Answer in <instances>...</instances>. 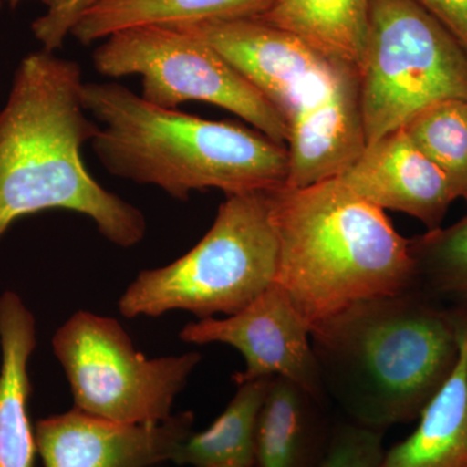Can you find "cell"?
<instances>
[{"instance_id":"6da1fadb","label":"cell","mask_w":467,"mask_h":467,"mask_svg":"<svg viewBox=\"0 0 467 467\" xmlns=\"http://www.w3.org/2000/svg\"><path fill=\"white\" fill-rule=\"evenodd\" d=\"M78 64L54 52H32L15 73L0 110V238L18 218L64 209L90 218L113 244L143 241L146 217L104 189L82 159L99 130L82 100Z\"/></svg>"},{"instance_id":"7a4b0ae2","label":"cell","mask_w":467,"mask_h":467,"mask_svg":"<svg viewBox=\"0 0 467 467\" xmlns=\"http://www.w3.org/2000/svg\"><path fill=\"white\" fill-rule=\"evenodd\" d=\"M466 326L417 287L353 304L310 328L325 395L359 426L411 422L453 374Z\"/></svg>"},{"instance_id":"3957f363","label":"cell","mask_w":467,"mask_h":467,"mask_svg":"<svg viewBox=\"0 0 467 467\" xmlns=\"http://www.w3.org/2000/svg\"><path fill=\"white\" fill-rule=\"evenodd\" d=\"M82 100L99 126L91 140L116 177L186 201L195 192H275L288 178V150L260 131L162 109L116 82H85Z\"/></svg>"},{"instance_id":"277c9868","label":"cell","mask_w":467,"mask_h":467,"mask_svg":"<svg viewBox=\"0 0 467 467\" xmlns=\"http://www.w3.org/2000/svg\"><path fill=\"white\" fill-rule=\"evenodd\" d=\"M275 285L312 328L353 304L416 288L410 242L339 180L270 192Z\"/></svg>"},{"instance_id":"5b68a950","label":"cell","mask_w":467,"mask_h":467,"mask_svg":"<svg viewBox=\"0 0 467 467\" xmlns=\"http://www.w3.org/2000/svg\"><path fill=\"white\" fill-rule=\"evenodd\" d=\"M276 261L270 192L229 195L195 247L135 276L119 297V313L128 318L174 310L199 318L234 315L275 284Z\"/></svg>"},{"instance_id":"8992f818","label":"cell","mask_w":467,"mask_h":467,"mask_svg":"<svg viewBox=\"0 0 467 467\" xmlns=\"http://www.w3.org/2000/svg\"><path fill=\"white\" fill-rule=\"evenodd\" d=\"M367 146L420 109L467 100V50L413 0H370L358 69Z\"/></svg>"},{"instance_id":"52a82bcc","label":"cell","mask_w":467,"mask_h":467,"mask_svg":"<svg viewBox=\"0 0 467 467\" xmlns=\"http://www.w3.org/2000/svg\"><path fill=\"white\" fill-rule=\"evenodd\" d=\"M55 358L69 383L75 408L125 425L158 423L193 370L198 352L149 358L115 318L78 310L52 337Z\"/></svg>"},{"instance_id":"ba28073f","label":"cell","mask_w":467,"mask_h":467,"mask_svg":"<svg viewBox=\"0 0 467 467\" xmlns=\"http://www.w3.org/2000/svg\"><path fill=\"white\" fill-rule=\"evenodd\" d=\"M104 77L140 76V97L162 109L187 101L213 104L287 146L290 128L244 76L202 39L174 26H140L113 34L92 54Z\"/></svg>"},{"instance_id":"9c48e42d","label":"cell","mask_w":467,"mask_h":467,"mask_svg":"<svg viewBox=\"0 0 467 467\" xmlns=\"http://www.w3.org/2000/svg\"><path fill=\"white\" fill-rule=\"evenodd\" d=\"M180 337L184 343H220L238 349L245 368L234 377L236 386L279 377L297 384L318 402L325 398L309 325L275 284L234 315L187 324Z\"/></svg>"},{"instance_id":"30bf717a","label":"cell","mask_w":467,"mask_h":467,"mask_svg":"<svg viewBox=\"0 0 467 467\" xmlns=\"http://www.w3.org/2000/svg\"><path fill=\"white\" fill-rule=\"evenodd\" d=\"M174 27L225 57L279 110L288 128L300 107L324 88L337 67L346 66L260 18Z\"/></svg>"},{"instance_id":"8fae6325","label":"cell","mask_w":467,"mask_h":467,"mask_svg":"<svg viewBox=\"0 0 467 467\" xmlns=\"http://www.w3.org/2000/svg\"><path fill=\"white\" fill-rule=\"evenodd\" d=\"M192 411L147 425H125L73 408L36 426V451L45 467H153L171 460L192 435Z\"/></svg>"},{"instance_id":"7c38bea8","label":"cell","mask_w":467,"mask_h":467,"mask_svg":"<svg viewBox=\"0 0 467 467\" xmlns=\"http://www.w3.org/2000/svg\"><path fill=\"white\" fill-rule=\"evenodd\" d=\"M365 149L358 70L340 66L292 119L285 187L301 189L337 180Z\"/></svg>"},{"instance_id":"4fadbf2b","label":"cell","mask_w":467,"mask_h":467,"mask_svg":"<svg viewBox=\"0 0 467 467\" xmlns=\"http://www.w3.org/2000/svg\"><path fill=\"white\" fill-rule=\"evenodd\" d=\"M337 180L370 204L408 214L429 230L441 227L459 199L448 178L402 128L368 144Z\"/></svg>"},{"instance_id":"5bb4252c","label":"cell","mask_w":467,"mask_h":467,"mask_svg":"<svg viewBox=\"0 0 467 467\" xmlns=\"http://www.w3.org/2000/svg\"><path fill=\"white\" fill-rule=\"evenodd\" d=\"M36 346V319L17 294L0 296V467H33L36 434L27 402L30 356Z\"/></svg>"},{"instance_id":"9a60e30c","label":"cell","mask_w":467,"mask_h":467,"mask_svg":"<svg viewBox=\"0 0 467 467\" xmlns=\"http://www.w3.org/2000/svg\"><path fill=\"white\" fill-rule=\"evenodd\" d=\"M418 420L405 441L384 451L379 467H467V326L453 374Z\"/></svg>"},{"instance_id":"2e32d148","label":"cell","mask_w":467,"mask_h":467,"mask_svg":"<svg viewBox=\"0 0 467 467\" xmlns=\"http://www.w3.org/2000/svg\"><path fill=\"white\" fill-rule=\"evenodd\" d=\"M317 400L285 378H272L257 423L254 467H316L327 442Z\"/></svg>"},{"instance_id":"e0dca14e","label":"cell","mask_w":467,"mask_h":467,"mask_svg":"<svg viewBox=\"0 0 467 467\" xmlns=\"http://www.w3.org/2000/svg\"><path fill=\"white\" fill-rule=\"evenodd\" d=\"M275 0H103L79 20L72 36L82 45L140 26H182L259 18Z\"/></svg>"},{"instance_id":"ac0fdd59","label":"cell","mask_w":467,"mask_h":467,"mask_svg":"<svg viewBox=\"0 0 467 467\" xmlns=\"http://www.w3.org/2000/svg\"><path fill=\"white\" fill-rule=\"evenodd\" d=\"M370 0H275L259 17L299 36L328 60L359 69Z\"/></svg>"},{"instance_id":"d6986e66","label":"cell","mask_w":467,"mask_h":467,"mask_svg":"<svg viewBox=\"0 0 467 467\" xmlns=\"http://www.w3.org/2000/svg\"><path fill=\"white\" fill-rule=\"evenodd\" d=\"M270 379L239 384L225 410L204 431L192 432L174 451L178 466L254 467L257 423Z\"/></svg>"},{"instance_id":"ffe728a7","label":"cell","mask_w":467,"mask_h":467,"mask_svg":"<svg viewBox=\"0 0 467 467\" xmlns=\"http://www.w3.org/2000/svg\"><path fill=\"white\" fill-rule=\"evenodd\" d=\"M409 242L416 287L445 306L467 312V216Z\"/></svg>"},{"instance_id":"44dd1931","label":"cell","mask_w":467,"mask_h":467,"mask_svg":"<svg viewBox=\"0 0 467 467\" xmlns=\"http://www.w3.org/2000/svg\"><path fill=\"white\" fill-rule=\"evenodd\" d=\"M402 129L414 146L441 169L459 199L467 202V100L430 104Z\"/></svg>"},{"instance_id":"7402d4cb","label":"cell","mask_w":467,"mask_h":467,"mask_svg":"<svg viewBox=\"0 0 467 467\" xmlns=\"http://www.w3.org/2000/svg\"><path fill=\"white\" fill-rule=\"evenodd\" d=\"M384 451L383 431L349 420L328 435L316 467H379Z\"/></svg>"},{"instance_id":"603a6c76","label":"cell","mask_w":467,"mask_h":467,"mask_svg":"<svg viewBox=\"0 0 467 467\" xmlns=\"http://www.w3.org/2000/svg\"><path fill=\"white\" fill-rule=\"evenodd\" d=\"M11 7L21 3L41 2L45 14L32 24L34 38L41 43L42 50L54 52L64 45L67 36L82 17L103 0H5Z\"/></svg>"},{"instance_id":"cb8c5ba5","label":"cell","mask_w":467,"mask_h":467,"mask_svg":"<svg viewBox=\"0 0 467 467\" xmlns=\"http://www.w3.org/2000/svg\"><path fill=\"white\" fill-rule=\"evenodd\" d=\"M447 27L467 50V0H413Z\"/></svg>"},{"instance_id":"d4e9b609","label":"cell","mask_w":467,"mask_h":467,"mask_svg":"<svg viewBox=\"0 0 467 467\" xmlns=\"http://www.w3.org/2000/svg\"><path fill=\"white\" fill-rule=\"evenodd\" d=\"M218 467H250V466H218Z\"/></svg>"},{"instance_id":"484cf974","label":"cell","mask_w":467,"mask_h":467,"mask_svg":"<svg viewBox=\"0 0 467 467\" xmlns=\"http://www.w3.org/2000/svg\"><path fill=\"white\" fill-rule=\"evenodd\" d=\"M3 2H5V0H0V8H2Z\"/></svg>"}]
</instances>
